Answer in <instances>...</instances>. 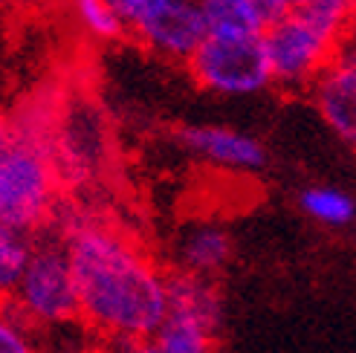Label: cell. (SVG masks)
<instances>
[{"label":"cell","instance_id":"cell-1","mask_svg":"<svg viewBox=\"0 0 356 353\" xmlns=\"http://www.w3.org/2000/svg\"><path fill=\"white\" fill-rule=\"evenodd\" d=\"M58 238L76 272L81 322L111 342L154 339L168 319V275L96 217H67Z\"/></svg>","mask_w":356,"mask_h":353},{"label":"cell","instance_id":"cell-2","mask_svg":"<svg viewBox=\"0 0 356 353\" xmlns=\"http://www.w3.org/2000/svg\"><path fill=\"white\" fill-rule=\"evenodd\" d=\"M58 183L49 142L26 128H12L0 151V223L35 235L56 208Z\"/></svg>","mask_w":356,"mask_h":353},{"label":"cell","instance_id":"cell-3","mask_svg":"<svg viewBox=\"0 0 356 353\" xmlns=\"http://www.w3.org/2000/svg\"><path fill=\"white\" fill-rule=\"evenodd\" d=\"M9 304L26 325L58 327L81 319L76 272L61 238L35 240L29 267Z\"/></svg>","mask_w":356,"mask_h":353},{"label":"cell","instance_id":"cell-4","mask_svg":"<svg viewBox=\"0 0 356 353\" xmlns=\"http://www.w3.org/2000/svg\"><path fill=\"white\" fill-rule=\"evenodd\" d=\"M124 32L168 61H186L203 47L200 0H108Z\"/></svg>","mask_w":356,"mask_h":353},{"label":"cell","instance_id":"cell-5","mask_svg":"<svg viewBox=\"0 0 356 353\" xmlns=\"http://www.w3.org/2000/svg\"><path fill=\"white\" fill-rule=\"evenodd\" d=\"M339 47L342 44L327 38L301 12H287L264 32L273 81L284 90H305V87L310 90Z\"/></svg>","mask_w":356,"mask_h":353},{"label":"cell","instance_id":"cell-6","mask_svg":"<svg viewBox=\"0 0 356 353\" xmlns=\"http://www.w3.org/2000/svg\"><path fill=\"white\" fill-rule=\"evenodd\" d=\"M188 73L203 90L215 96H258L273 81L264 38L218 41L206 38L203 47L188 58Z\"/></svg>","mask_w":356,"mask_h":353},{"label":"cell","instance_id":"cell-7","mask_svg":"<svg viewBox=\"0 0 356 353\" xmlns=\"http://www.w3.org/2000/svg\"><path fill=\"white\" fill-rule=\"evenodd\" d=\"M104 154H108V136H104L99 108L90 99H73L58 116L56 139L49 145L58 180H93L104 165Z\"/></svg>","mask_w":356,"mask_h":353},{"label":"cell","instance_id":"cell-8","mask_svg":"<svg viewBox=\"0 0 356 353\" xmlns=\"http://www.w3.org/2000/svg\"><path fill=\"white\" fill-rule=\"evenodd\" d=\"M310 96L325 125L356 148V38H348L333 52L330 64L310 87Z\"/></svg>","mask_w":356,"mask_h":353},{"label":"cell","instance_id":"cell-9","mask_svg":"<svg viewBox=\"0 0 356 353\" xmlns=\"http://www.w3.org/2000/svg\"><path fill=\"white\" fill-rule=\"evenodd\" d=\"M177 142L194 156L226 171L255 174L270 163V154L258 136L226 125H186L177 131Z\"/></svg>","mask_w":356,"mask_h":353},{"label":"cell","instance_id":"cell-10","mask_svg":"<svg viewBox=\"0 0 356 353\" xmlns=\"http://www.w3.org/2000/svg\"><path fill=\"white\" fill-rule=\"evenodd\" d=\"M232 235L220 223H194L177 240V261L180 272H191L200 278H215L232 261Z\"/></svg>","mask_w":356,"mask_h":353},{"label":"cell","instance_id":"cell-11","mask_svg":"<svg viewBox=\"0 0 356 353\" xmlns=\"http://www.w3.org/2000/svg\"><path fill=\"white\" fill-rule=\"evenodd\" d=\"M168 313L191 319L211 333L220 330L223 322V295L215 278H200L191 272H168Z\"/></svg>","mask_w":356,"mask_h":353},{"label":"cell","instance_id":"cell-12","mask_svg":"<svg viewBox=\"0 0 356 353\" xmlns=\"http://www.w3.org/2000/svg\"><path fill=\"white\" fill-rule=\"evenodd\" d=\"M206 38L218 41H249L264 38L266 21L246 0H200Z\"/></svg>","mask_w":356,"mask_h":353},{"label":"cell","instance_id":"cell-13","mask_svg":"<svg viewBox=\"0 0 356 353\" xmlns=\"http://www.w3.org/2000/svg\"><path fill=\"white\" fill-rule=\"evenodd\" d=\"M298 208L327 229H345L356 220L353 194L339 186H307L298 194Z\"/></svg>","mask_w":356,"mask_h":353},{"label":"cell","instance_id":"cell-14","mask_svg":"<svg viewBox=\"0 0 356 353\" xmlns=\"http://www.w3.org/2000/svg\"><path fill=\"white\" fill-rule=\"evenodd\" d=\"M32 232L0 223V304H9L35 252Z\"/></svg>","mask_w":356,"mask_h":353},{"label":"cell","instance_id":"cell-15","mask_svg":"<svg viewBox=\"0 0 356 353\" xmlns=\"http://www.w3.org/2000/svg\"><path fill=\"white\" fill-rule=\"evenodd\" d=\"M215 336L218 333H211L209 327L168 313V319L156 330L154 342L163 353H215Z\"/></svg>","mask_w":356,"mask_h":353},{"label":"cell","instance_id":"cell-16","mask_svg":"<svg viewBox=\"0 0 356 353\" xmlns=\"http://www.w3.org/2000/svg\"><path fill=\"white\" fill-rule=\"evenodd\" d=\"M0 353H35L26 322L15 313L12 304H0Z\"/></svg>","mask_w":356,"mask_h":353},{"label":"cell","instance_id":"cell-17","mask_svg":"<svg viewBox=\"0 0 356 353\" xmlns=\"http://www.w3.org/2000/svg\"><path fill=\"white\" fill-rule=\"evenodd\" d=\"M246 3L249 6H252L261 17H264V21H266V26H270V24H275L278 21V17H284V15H287V12H284V6L278 3V0H246Z\"/></svg>","mask_w":356,"mask_h":353},{"label":"cell","instance_id":"cell-18","mask_svg":"<svg viewBox=\"0 0 356 353\" xmlns=\"http://www.w3.org/2000/svg\"><path fill=\"white\" fill-rule=\"evenodd\" d=\"M113 353H163L154 339H136V342H113Z\"/></svg>","mask_w":356,"mask_h":353},{"label":"cell","instance_id":"cell-19","mask_svg":"<svg viewBox=\"0 0 356 353\" xmlns=\"http://www.w3.org/2000/svg\"><path fill=\"white\" fill-rule=\"evenodd\" d=\"M9 136H12V125H9V116L0 110V151H3V145L9 142Z\"/></svg>","mask_w":356,"mask_h":353},{"label":"cell","instance_id":"cell-20","mask_svg":"<svg viewBox=\"0 0 356 353\" xmlns=\"http://www.w3.org/2000/svg\"><path fill=\"white\" fill-rule=\"evenodd\" d=\"M278 3L284 6V12H296V9H301L307 3V0H278Z\"/></svg>","mask_w":356,"mask_h":353},{"label":"cell","instance_id":"cell-21","mask_svg":"<svg viewBox=\"0 0 356 353\" xmlns=\"http://www.w3.org/2000/svg\"><path fill=\"white\" fill-rule=\"evenodd\" d=\"M353 38H356V3H353Z\"/></svg>","mask_w":356,"mask_h":353},{"label":"cell","instance_id":"cell-22","mask_svg":"<svg viewBox=\"0 0 356 353\" xmlns=\"http://www.w3.org/2000/svg\"><path fill=\"white\" fill-rule=\"evenodd\" d=\"M58 353H73V350H58Z\"/></svg>","mask_w":356,"mask_h":353},{"label":"cell","instance_id":"cell-23","mask_svg":"<svg viewBox=\"0 0 356 353\" xmlns=\"http://www.w3.org/2000/svg\"><path fill=\"white\" fill-rule=\"evenodd\" d=\"M3 3H6V0H0V6H3Z\"/></svg>","mask_w":356,"mask_h":353}]
</instances>
